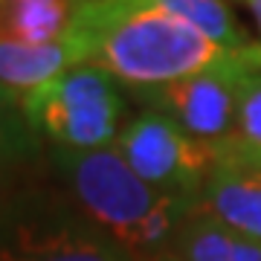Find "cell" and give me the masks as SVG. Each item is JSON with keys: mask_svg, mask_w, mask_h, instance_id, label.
Listing matches in <instances>:
<instances>
[{"mask_svg": "<svg viewBox=\"0 0 261 261\" xmlns=\"http://www.w3.org/2000/svg\"><path fill=\"white\" fill-rule=\"evenodd\" d=\"M113 145L148 186L195 203L215 163V145L195 140L160 111H142L134 116Z\"/></svg>", "mask_w": 261, "mask_h": 261, "instance_id": "5", "label": "cell"}, {"mask_svg": "<svg viewBox=\"0 0 261 261\" xmlns=\"http://www.w3.org/2000/svg\"><path fill=\"white\" fill-rule=\"evenodd\" d=\"M87 64L108 70L137 90L195 75L244 79L261 73V41L247 49L224 47L177 15L142 0H87L70 27Z\"/></svg>", "mask_w": 261, "mask_h": 261, "instance_id": "1", "label": "cell"}, {"mask_svg": "<svg viewBox=\"0 0 261 261\" xmlns=\"http://www.w3.org/2000/svg\"><path fill=\"white\" fill-rule=\"evenodd\" d=\"M142 3H151V6H160V9L177 15L180 20L192 23L197 32H203L206 38H212L224 47L247 49L255 44L235 20L226 0H142Z\"/></svg>", "mask_w": 261, "mask_h": 261, "instance_id": "11", "label": "cell"}, {"mask_svg": "<svg viewBox=\"0 0 261 261\" xmlns=\"http://www.w3.org/2000/svg\"><path fill=\"white\" fill-rule=\"evenodd\" d=\"M0 261H137L53 186L0 189Z\"/></svg>", "mask_w": 261, "mask_h": 261, "instance_id": "3", "label": "cell"}, {"mask_svg": "<svg viewBox=\"0 0 261 261\" xmlns=\"http://www.w3.org/2000/svg\"><path fill=\"white\" fill-rule=\"evenodd\" d=\"M73 3H75V6H79V3H87V0H73Z\"/></svg>", "mask_w": 261, "mask_h": 261, "instance_id": "16", "label": "cell"}, {"mask_svg": "<svg viewBox=\"0 0 261 261\" xmlns=\"http://www.w3.org/2000/svg\"><path fill=\"white\" fill-rule=\"evenodd\" d=\"M87 64L82 41L67 32L49 44H18V41H0V87L9 93L23 96L35 90L49 79Z\"/></svg>", "mask_w": 261, "mask_h": 261, "instance_id": "8", "label": "cell"}, {"mask_svg": "<svg viewBox=\"0 0 261 261\" xmlns=\"http://www.w3.org/2000/svg\"><path fill=\"white\" fill-rule=\"evenodd\" d=\"M32 134H44L56 148H108L119 137L125 99L119 82L96 64L73 67L20 96Z\"/></svg>", "mask_w": 261, "mask_h": 261, "instance_id": "4", "label": "cell"}, {"mask_svg": "<svg viewBox=\"0 0 261 261\" xmlns=\"http://www.w3.org/2000/svg\"><path fill=\"white\" fill-rule=\"evenodd\" d=\"M229 142L261 160V73L238 79V116Z\"/></svg>", "mask_w": 261, "mask_h": 261, "instance_id": "13", "label": "cell"}, {"mask_svg": "<svg viewBox=\"0 0 261 261\" xmlns=\"http://www.w3.org/2000/svg\"><path fill=\"white\" fill-rule=\"evenodd\" d=\"M241 3L250 9L252 20H255V27H258V35H261V0H241Z\"/></svg>", "mask_w": 261, "mask_h": 261, "instance_id": "14", "label": "cell"}, {"mask_svg": "<svg viewBox=\"0 0 261 261\" xmlns=\"http://www.w3.org/2000/svg\"><path fill=\"white\" fill-rule=\"evenodd\" d=\"M197 209L261 241V160L229 140L215 145V163L197 197Z\"/></svg>", "mask_w": 261, "mask_h": 261, "instance_id": "7", "label": "cell"}, {"mask_svg": "<svg viewBox=\"0 0 261 261\" xmlns=\"http://www.w3.org/2000/svg\"><path fill=\"white\" fill-rule=\"evenodd\" d=\"M53 160L82 212L137 261L166 255L183 218L197 206L137 177L116 145L93 151L53 148Z\"/></svg>", "mask_w": 261, "mask_h": 261, "instance_id": "2", "label": "cell"}, {"mask_svg": "<svg viewBox=\"0 0 261 261\" xmlns=\"http://www.w3.org/2000/svg\"><path fill=\"white\" fill-rule=\"evenodd\" d=\"M32 137L35 134L20 111V96L0 87V189L32 151Z\"/></svg>", "mask_w": 261, "mask_h": 261, "instance_id": "12", "label": "cell"}, {"mask_svg": "<svg viewBox=\"0 0 261 261\" xmlns=\"http://www.w3.org/2000/svg\"><path fill=\"white\" fill-rule=\"evenodd\" d=\"M148 111L171 116L195 140L221 145L235 134L238 116V79L232 75H195L163 87L137 90Z\"/></svg>", "mask_w": 261, "mask_h": 261, "instance_id": "6", "label": "cell"}, {"mask_svg": "<svg viewBox=\"0 0 261 261\" xmlns=\"http://www.w3.org/2000/svg\"><path fill=\"white\" fill-rule=\"evenodd\" d=\"M154 261H177V258H174L171 252H166V255H160V258H154Z\"/></svg>", "mask_w": 261, "mask_h": 261, "instance_id": "15", "label": "cell"}, {"mask_svg": "<svg viewBox=\"0 0 261 261\" xmlns=\"http://www.w3.org/2000/svg\"><path fill=\"white\" fill-rule=\"evenodd\" d=\"M168 252L177 261H261V241L235 232L195 206L183 218Z\"/></svg>", "mask_w": 261, "mask_h": 261, "instance_id": "9", "label": "cell"}, {"mask_svg": "<svg viewBox=\"0 0 261 261\" xmlns=\"http://www.w3.org/2000/svg\"><path fill=\"white\" fill-rule=\"evenodd\" d=\"M73 0H0V41L49 44L73 27Z\"/></svg>", "mask_w": 261, "mask_h": 261, "instance_id": "10", "label": "cell"}]
</instances>
